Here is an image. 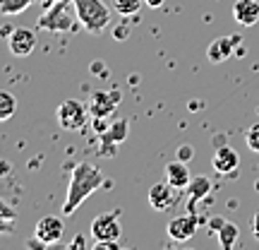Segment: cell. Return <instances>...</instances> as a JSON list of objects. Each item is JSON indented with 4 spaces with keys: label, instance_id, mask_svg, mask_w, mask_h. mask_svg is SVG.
<instances>
[{
    "label": "cell",
    "instance_id": "6da1fadb",
    "mask_svg": "<svg viewBox=\"0 0 259 250\" xmlns=\"http://www.w3.org/2000/svg\"><path fill=\"white\" fill-rule=\"evenodd\" d=\"M103 183V173L96 166L82 161L79 166L72 171V178H70V188H67V197H65L63 204V214L65 217H72L74 209L89 197L92 193H96Z\"/></svg>",
    "mask_w": 259,
    "mask_h": 250
},
{
    "label": "cell",
    "instance_id": "7a4b0ae2",
    "mask_svg": "<svg viewBox=\"0 0 259 250\" xmlns=\"http://www.w3.org/2000/svg\"><path fill=\"white\" fill-rule=\"evenodd\" d=\"M74 15L87 31L101 34L111 22V10L103 0H72Z\"/></svg>",
    "mask_w": 259,
    "mask_h": 250
},
{
    "label": "cell",
    "instance_id": "3957f363",
    "mask_svg": "<svg viewBox=\"0 0 259 250\" xmlns=\"http://www.w3.org/2000/svg\"><path fill=\"white\" fill-rule=\"evenodd\" d=\"M87 118L89 113L84 109V103L77 99H67L58 106V123L65 130H82L87 125Z\"/></svg>",
    "mask_w": 259,
    "mask_h": 250
},
{
    "label": "cell",
    "instance_id": "277c9868",
    "mask_svg": "<svg viewBox=\"0 0 259 250\" xmlns=\"http://www.w3.org/2000/svg\"><path fill=\"white\" fill-rule=\"evenodd\" d=\"M38 29H46V31H67V29H72V15L67 12V5L63 3H56L53 8L44 12L41 17H38Z\"/></svg>",
    "mask_w": 259,
    "mask_h": 250
},
{
    "label": "cell",
    "instance_id": "5b68a950",
    "mask_svg": "<svg viewBox=\"0 0 259 250\" xmlns=\"http://www.w3.org/2000/svg\"><path fill=\"white\" fill-rule=\"evenodd\" d=\"M92 236L96 243H106V241H118L122 236V226L118 214H101L92 222Z\"/></svg>",
    "mask_w": 259,
    "mask_h": 250
},
{
    "label": "cell",
    "instance_id": "8992f818",
    "mask_svg": "<svg viewBox=\"0 0 259 250\" xmlns=\"http://www.w3.org/2000/svg\"><path fill=\"white\" fill-rule=\"evenodd\" d=\"M8 46L10 53L17 58H27L34 48H36V34L27 27H17L12 29V34L8 37Z\"/></svg>",
    "mask_w": 259,
    "mask_h": 250
},
{
    "label": "cell",
    "instance_id": "52a82bcc",
    "mask_svg": "<svg viewBox=\"0 0 259 250\" xmlns=\"http://www.w3.org/2000/svg\"><path fill=\"white\" fill-rule=\"evenodd\" d=\"M34 233H36V238L44 243V245H53V243H58L63 238L65 224H63V219H58V217H41L36 222Z\"/></svg>",
    "mask_w": 259,
    "mask_h": 250
},
{
    "label": "cell",
    "instance_id": "ba28073f",
    "mask_svg": "<svg viewBox=\"0 0 259 250\" xmlns=\"http://www.w3.org/2000/svg\"><path fill=\"white\" fill-rule=\"evenodd\" d=\"M176 202H178V188H173L168 181L166 183L151 186V190H149V204H151V209L166 212V209H170Z\"/></svg>",
    "mask_w": 259,
    "mask_h": 250
},
{
    "label": "cell",
    "instance_id": "9c48e42d",
    "mask_svg": "<svg viewBox=\"0 0 259 250\" xmlns=\"http://www.w3.org/2000/svg\"><path fill=\"white\" fill-rule=\"evenodd\" d=\"M197 229H199L197 217H192V214H185V217H176L173 222L168 224V236H170L173 241L185 243V241H190V238H192L194 233H197Z\"/></svg>",
    "mask_w": 259,
    "mask_h": 250
},
{
    "label": "cell",
    "instance_id": "30bf717a",
    "mask_svg": "<svg viewBox=\"0 0 259 250\" xmlns=\"http://www.w3.org/2000/svg\"><path fill=\"white\" fill-rule=\"evenodd\" d=\"M233 17L242 27H252L259 22V0H235Z\"/></svg>",
    "mask_w": 259,
    "mask_h": 250
},
{
    "label": "cell",
    "instance_id": "8fae6325",
    "mask_svg": "<svg viewBox=\"0 0 259 250\" xmlns=\"http://www.w3.org/2000/svg\"><path fill=\"white\" fill-rule=\"evenodd\" d=\"M211 164L219 173L231 176V173H235V168H238V164H240V157H238V152H235L233 147H221V149L213 152Z\"/></svg>",
    "mask_w": 259,
    "mask_h": 250
},
{
    "label": "cell",
    "instance_id": "7c38bea8",
    "mask_svg": "<svg viewBox=\"0 0 259 250\" xmlns=\"http://www.w3.org/2000/svg\"><path fill=\"white\" fill-rule=\"evenodd\" d=\"M238 41L240 37H221L216 39L211 46L206 48V58L211 60V63H223V60H228L233 56V48L238 46Z\"/></svg>",
    "mask_w": 259,
    "mask_h": 250
},
{
    "label": "cell",
    "instance_id": "4fadbf2b",
    "mask_svg": "<svg viewBox=\"0 0 259 250\" xmlns=\"http://www.w3.org/2000/svg\"><path fill=\"white\" fill-rule=\"evenodd\" d=\"M166 181L173 188H178V190L190 186L192 176H190V168L185 166V161H170L166 166Z\"/></svg>",
    "mask_w": 259,
    "mask_h": 250
},
{
    "label": "cell",
    "instance_id": "5bb4252c",
    "mask_svg": "<svg viewBox=\"0 0 259 250\" xmlns=\"http://www.w3.org/2000/svg\"><path fill=\"white\" fill-rule=\"evenodd\" d=\"M118 101H120V94H115V92L103 94V92H99L96 96H94V101H92V116H99V118L111 116Z\"/></svg>",
    "mask_w": 259,
    "mask_h": 250
},
{
    "label": "cell",
    "instance_id": "9a60e30c",
    "mask_svg": "<svg viewBox=\"0 0 259 250\" xmlns=\"http://www.w3.org/2000/svg\"><path fill=\"white\" fill-rule=\"evenodd\" d=\"M34 5V0H0V15L5 17H15L19 12H24L27 8Z\"/></svg>",
    "mask_w": 259,
    "mask_h": 250
},
{
    "label": "cell",
    "instance_id": "2e32d148",
    "mask_svg": "<svg viewBox=\"0 0 259 250\" xmlns=\"http://www.w3.org/2000/svg\"><path fill=\"white\" fill-rule=\"evenodd\" d=\"M17 111V99L12 96L10 92H0V123L10 121Z\"/></svg>",
    "mask_w": 259,
    "mask_h": 250
},
{
    "label": "cell",
    "instance_id": "e0dca14e",
    "mask_svg": "<svg viewBox=\"0 0 259 250\" xmlns=\"http://www.w3.org/2000/svg\"><path fill=\"white\" fill-rule=\"evenodd\" d=\"M103 142H122L127 137V121H118L113 123L111 130H103Z\"/></svg>",
    "mask_w": 259,
    "mask_h": 250
},
{
    "label": "cell",
    "instance_id": "ac0fdd59",
    "mask_svg": "<svg viewBox=\"0 0 259 250\" xmlns=\"http://www.w3.org/2000/svg\"><path fill=\"white\" fill-rule=\"evenodd\" d=\"M144 5V0H113V8L118 10V15L130 17V15H137Z\"/></svg>",
    "mask_w": 259,
    "mask_h": 250
},
{
    "label": "cell",
    "instance_id": "d6986e66",
    "mask_svg": "<svg viewBox=\"0 0 259 250\" xmlns=\"http://www.w3.org/2000/svg\"><path fill=\"white\" fill-rule=\"evenodd\" d=\"M219 241H221V248L231 250L233 243L238 241V226H235V224H221V231H219Z\"/></svg>",
    "mask_w": 259,
    "mask_h": 250
},
{
    "label": "cell",
    "instance_id": "ffe728a7",
    "mask_svg": "<svg viewBox=\"0 0 259 250\" xmlns=\"http://www.w3.org/2000/svg\"><path fill=\"white\" fill-rule=\"evenodd\" d=\"M190 197H192V202H197V200H202L204 195L211 190V183H209V178H194V181H190Z\"/></svg>",
    "mask_w": 259,
    "mask_h": 250
},
{
    "label": "cell",
    "instance_id": "44dd1931",
    "mask_svg": "<svg viewBox=\"0 0 259 250\" xmlns=\"http://www.w3.org/2000/svg\"><path fill=\"white\" fill-rule=\"evenodd\" d=\"M245 142H247V147H250L252 152H257V154H259V123H254V125L247 130Z\"/></svg>",
    "mask_w": 259,
    "mask_h": 250
},
{
    "label": "cell",
    "instance_id": "7402d4cb",
    "mask_svg": "<svg viewBox=\"0 0 259 250\" xmlns=\"http://www.w3.org/2000/svg\"><path fill=\"white\" fill-rule=\"evenodd\" d=\"M252 233H254V238L259 241V212L252 217Z\"/></svg>",
    "mask_w": 259,
    "mask_h": 250
},
{
    "label": "cell",
    "instance_id": "603a6c76",
    "mask_svg": "<svg viewBox=\"0 0 259 250\" xmlns=\"http://www.w3.org/2000/svg\"><path fill=\"white\" fill-rule=\"evenodd\" d=\"M180 159H183V161L192 159V149H190V147H183V149H180Z\"/></svg>",
    "mask_w": 259,
    "mask_h": 250
},
{
    "label": "cell",
    "instance_id": "cb8c5ba5",
    "mask_svg": "<svg viewBox=\"0 0 259 250\" xmlns=\"http://www.w3.org/2000/svg\"><path fill=\"white\" fill-rule=\"evenodd\" d=\"M166 0H144V5H149V8H161Z\"/></svg>",
    "mask_w": 259,
    "mask_h": 250
},
{
    "label": "cell",
    "instance_id": "d4e9b609",
    "mask_svg": "<svg viewBox=\"0 0 259 250\" xmlns=\"http://www.w3.org/2000/svg\"><path fill=\"white\" fill-rule=\"evenodd\" d=\"M51 3H63V0H51Z\"/></svg>",
    "mask_w": 259,
    "mask_h": 250
}]
</instances>
